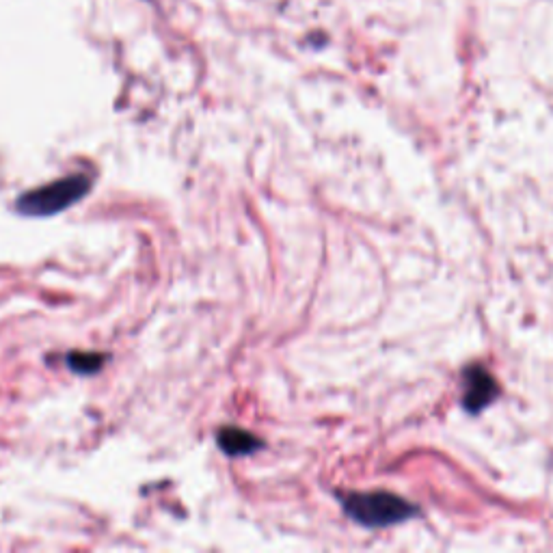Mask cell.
I'll return each instance as SVG.
<instances>
[{"instance_id":"6da1fadb","label":"cell","mask_w":553,"mask_h":553,"mask_svg":"<svg viewBox=\"0 0 553 553\" xmlns=\"http://www.w3.org/2000/svg\"><path fill=\"white\" fill-rule=\"evenodd\" d=\"M91 178L83 173L67 175L63 180L39 186L35 191L24 193L16 201V210L26 217H52L85 199L91 191Z\"/></svg>"},{"instance_id":"277c9868","label":"cell","mask_w":553,"mask_h":553,"mask_svg":"<svg viewBox=\"0 0 553 553\" xmlns=\"http://www.w3.org/2000/svg\"><path fill=\"white\" fill-rule=\"evenodd\" d=\"M497 394V387L493 383L491 376L480 370V368H474L467 372V394H465V404L471 409V411H478L482 409L484 404H489L491 398Z\"/></svg>"},{"instance_id":"3957f363","label":"cell","mask_w":553,"mask_h":553,"mask_svg":"<svg viewBox=\"0 0 553 553\" xmlns=\"http://www.w3.org/2000/svg\"><path fill=\"white\" fill-rule=\"evenodd\" d=\"M217 441L227 456H249L264 448V441L260 437L242 428H221Z\"/></svg>"},{"instance_id":"7a4b0ae2","label":"cell","mask_w":553,"mask_h":553,"mask_svg":"<svg viewBox=\"0 0 553 553\" xmlns=\"http://www.w3.org/2000/svg\"><path fill=\"white\" fill-rule=\"evenodd\" d=\"M344 510L357 523L368 528H383L411 517L415 508L389 493H355L344 499Z\"/></svg>"},{"instance_id":"5b68a950","label":"cell","mask_w":553,"mask_h":553,"mask_svg":"<svg viewBox=\"0 0 553 553\" xmlns=\"http://www.w3.org/2000/svg\"><path fill=\"white\" fill-rule=\"evenodd\" d=\"M106 357L100 353H70L67 355V366L76 374H93L102 370Z\"/></svg>"}]
</instances>
